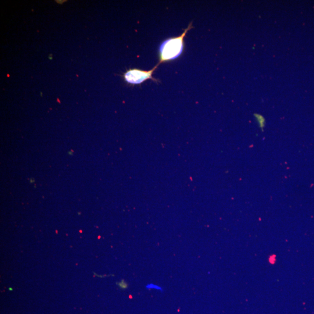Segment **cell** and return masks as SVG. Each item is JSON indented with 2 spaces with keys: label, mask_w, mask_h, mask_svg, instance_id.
I'll list each match as a JSON object with an SVG mask.
<instances>
[{
  "label": "cell",
  "mask_w": 314,
  "mask_h": 314,
  "mask_svg": "<svg viewBox=\"0 0 314 314\" xmlns=\"http://www.w3.org/2000/svg\"><path fill=\"white\" fill-rule=\"evenodd\" d=\"M194 28L192 22L179 36L166 39L160 44L159 48L160 62L158 65L176 60L182 55L184 47V38L188 32Z\"/></svg>",
  "instance_id": "1"
},
{
  "label": "cell",
  "mask_w": 314,
  "mask_h": 314,
  "mask_svg": "<svg viewBox=\"0 0 314 314\" xmlns=\"http://www.w3.org/2000/svg\"><path fill=\"white\" fill-rule=\"evenodd\" d=\"M158 66V64H157L154 68L148 71L136 68L129 70L124 74V80L128 84L134 85L141 84L148 80L158 82V80L153 77L152 74Z\"/></svg>",
  "instance_id": "2"
},
{
  "label": "cell",
  "mask_w": 314,
  "mask_h": 314,
  "mask_svg": "<svg viewBox=\"0 0 314 314\" xmlns=\"http://www.w3.org/2000/svg\"><path fill=\"white\" fill-rule=\"evenodd\" d=\"M254 116L256 118V120H258L260 128L263 131L266 124L265 118L258 114H254Z\"/></svg>",
  "instance_id": "3"
},
{
  "label": "cell",
  "mask_w": 314,
  "mask_h": 314,
  "mask_svg": "<svg viewBox=\"0 0 314 314\" xmlns=\"http://www.w3.org/2000/svg\"><path fill=\"white\" fill-rule=\"evenodd\" d=\"M146 288L148 289H154V290H162V288L153 284H148L147 286H146Z\"/></svg>",
  "instance_id": "4"
},
{
  "label": "cell",
  "mask_w": 314,
  "mask_h": 314,
  "mask_svg": "<svg viewBox=\"0 0 314 314\" xmlns=\"http://www.w3.org/2000/svg\"><path fill=\"white\" fill-rule=\"evenodd\" d=\"M117 284L121 288L123 289L126 288L128 286L127 283H126V282H124V280L121 281L120 282L118 283Z\"/></svg>",
  "instance_id": "5"
},
{
  "label": "cell",
  "mask_w": 314,
  "mask_h": 314,
  "mask_svg": "<svg viewBox=\"0 0 314 314\" xmlns=\"http://www.w3.org/2000/svg\"><path fill=\"white\" fill-rule=\"evenodd\" d=\"M269 262L270 264H274V263H276V255H272V256H270V258H269Z\"/></svg>",
  "instance_id": "6"
}]
</instances>
